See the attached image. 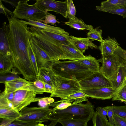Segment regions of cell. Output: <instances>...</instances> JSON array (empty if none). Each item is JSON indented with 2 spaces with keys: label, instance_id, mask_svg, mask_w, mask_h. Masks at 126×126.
Returning a JSON list of instances; mask_svg holds the SVG:
<instances>
[{
  "label": "cell",
  "instance_id": "cell-27",
  "mask_svg": "<svg viewBox=\"0 0 126 126\" xmlns=\"http://www.w3.org/2000/svg\"><path fill=\"white\" fill-rule=\"evenodd\" d=\"M14 68L11 72L4 73L0 74V82L4 84L6 82L12 81L23 78L18 75L20 73Z\"/></svg>",
  "mask_w": 126,
  "mask_h": 126
},
{
  "label": "cell",
  "instance_id": "cell-12",
  "mask_svg": "<svg viewBox=\"0 0 126 126\" xmlns=\"http://www.w3.org/2000/svg\"><path fill=\"white\" fill-rule=\"evenodd\" d=\"M81 90L89 97L103 100L112 98L116 91L113 87L87 89Z\"/></svg>",
  "mask_w": 126,
  "mask_h": 126
},
{
  "label": "cell",
  "instance_id": "cell-35",
  "mask_svg": "<svg viewBox=\"0 0 126 126\" xmlns=\"http://www.w3.org/2000/svg\"><path fill=\"white\" fill-rule=\"evenodd\" d=\"M112 106L114 114L126 119V105L122 106Z\"/></svg>",
  "mask_w": 126,
  "mask_h": 126
},
{
  "label": "cell",
  "instance_id": "cell-14",
  "mask_svg": "<svg viewBox=\"0 0 126 126\" xmlns=\"http://www.w3.org/2000/svg\"><path fill=\"white\" fill-rule=\"evenodd\" d=\"M6 22L0 28V57L12 56L8 38L9 27Z\"/></svg>",
  "mask_w": 126,
  "mask_h": 126
},
{
  "label": "cell",
  "instance_id": "cell-6",
  "mask_svg": "<svg viewBox=\"0 0 126 126\" xmlns=\"http://www.w3.org/2000/svg\"><path fill=\"white\" fill-rule=\"evenodd\" d=\"M51 110L49 106L45 107H26L20 111L21 116L16 120L42 123L48 121V117Z\"/></svg>",
  "mask_w": 126,
  "mask_h": 126
},
{
  "label": "cell",
  "instance_id": "cell-8",
  "mask_svg": "<svg viewBox=\"0 0 126 126\" xmlns=\"http://www.w3.org/2000/svg\"><path fill=\"white\" fill-rule=\"evenodd\" d=\"M79 82L81 90L87 89L112 87L111 81L100 71L93 73L88 77Z\"/></svg>",
  "mask_w": 126,
  "mask_h": 126
},
{
  "label": "cell",
  "instance_id": "cell-22",
  "mask_svg": "<svg viewBox=\"0 0 126 126\" xmlns=\"http://www.w3.org/2000/svg\"><path fill=\"white\" fill-rule=\"evenodd\" d=\"M78 61L86 66L91 72L94 73L100 71L99 60H97L90 55L86 56L85 58Z\"/></svg>",
  "mask_w": 126,
  "mask_h": 126
},
{
  "label": "cell",
  "instance_id": "cell-20",
  "mask_svg": "<svg viewBox=\"0 0 126 126\" xmlns=\"http://www.w3.org/2000/svg\"><path fill=\"white\" fill-rule=\"evenodd\" d=\"M126 6V0H107L102 1L100 6L96 7V9L99 11L107 12Z\"/></svg>",
  "mask_w": 126,
  "mask_h": 126
},
{
  "label": "cell",
  "instance_id": "cell-2",
  "mask_svg": "<svg viewBox=\"0 0 126 126\" xmlns=\"http://www.w3.org/2000/svg\"><path fill=\"white\" fill-rule=\"evenodd\" d=\"M94 107L91 102L73 104L62 110L51 109L48 120L51 123L48 126H55L58 120L62 119H79L89 121L92 119L95 111Z\"/></svg>",
  "mask_w": 126,
  "mask_h": 126
},
{
  "label": "cell",
  "instance_id": "cell-47",
  "mask_svg": "<svg viewBox=\"0 0 126 126\" xmlns=\"http://www.w3.org/2000/svg\"><path fill=\"white\" fill-rule=\"evenodd\" d=\"M14 93L15 92L12 93L6 94L2 92L0 93L6 97L9 101L12 102L14 98Z\"/></svg>",
  "mask_w": 126,
  "mask_h": 126
},
{
  "label": "cell",
  "instance_id": "cell-4",
  "mask_svg": "<svg viewBox=\"0 0 126 126\" xmlns=\"http://www.w3.org/2000/svg\"><path fill=\"white\" fill-rule=\"evenodd\" d=\"M51 79L55 90L51 94L50 97L63 99L81 90L79 82L76 80L65 78L54 73L52 76Z\"/></svg>",
  "mask_w": 126,
  "mask_h": 126
},
{
  "label": "cell",
  "instance_id": "cell-40",
  "mask_svg": "<svg viewBox=\"0 0 126 126\" xmlns=\"http://www.w3.org/2000/svg\"><path fill=\"white\" fill-rule=\"evenodd\" d=\"M72 103L66 102H61L59 103L54 102L49 105L54 107L55 109L62 110L65 109L71 106Z\"/></svg>",
  "mask_w": 126,
  "mask_h": 126
},
{
  "label": "cell",
  "instance_id": "cell-16",
  "mask_svg": "<svg viewBox=\"0 0 126 126\" xmlns=\"http://www.w3.org/2000/svg\"><path fill=\"white\" fill-rule=\"evenodd\" d=\"M12 102L0 103V118L14 121L21 116L20 112L13 108Z\"/></svg>",
  "mask_w": 126,
  "mask_h": 126
},
{
  "label": "cell",
  "instance_id": "cell-10",
  "mask_svg": "<svg viewBox=\"0 0 126 126\" xmlns=\"http://www.w3.org/2000/svg\"><path fill=\"white\" fill-rule=\"evenodd\" d=\"M39 9L46 13L49 11L61 14L65 18L67 16V0L64 1L53 0H37L34 3Z\"/></svg>",
  "mask_w": 126,
  "mask_h": 126
},
{
  "label": "cell",
  "instance_id": "cell-5",
  "mask_svg": "<svg viewBox=\"0 0 126 126\" xmlns=\"http://www.w3.org/2000/svg\"><path fill=\"white\" fill-rule=\"evenodd\" d=\"M29 0L19 1L13 13L18 19L31 20L41 22L44 20L47 13L38 8L35 4H29Z\"/></svg>",
  "mask_w": 126,
  "mask_h": 126
},
{
  "label": "cell",
  "instance_id": "cell-36",
  "mask_svg": "<svg viewBox=\"0 0 126 126\" xmlns=\"http://www.w3.org/2000/svg\"><path fill=\"white\" fill-rule=\"evenodd\" d=\"M38 123L37 122H31L15 120L7 126H35Z\"/></svg>",
  "mask_w": 126,
  "mask_h": 126
},
{
  "label": "cell",
  "instance_id": "cell-26",
  "mask_svg": "<svg viewBox=\"0 0 126 126\" xmlns=\"http://www.w3.org/2000/svg\"><path fill=\"white\" fill-rule=\"evenodd\" d=\"M14 67L12 56L0 57V74L11 72Z\"/></svg>",
  "mask_w": 126,
  "mask_h": 126
},
{
  "label": "cell",
  "instance_id": "cell-24",
  "mask_svg": "<svg viewBox=\"0 0 126 126\" xmlns=\"http://www.w3.org/2000/svg\"><path fill=\"white\" fill-rule=\"evenodd\" d=\"M65 24L71 28L78 30H87L90 31L94 29L92 26L86 24L82 20L76 17L74 19H69Z\"/></svg>",
  "mask_w": 126,
  "mask_h": 126
},
{
  "label": "cell",
  "instance_id": "cell-13",
  "mask_svg": "<svg viewBox=\"0 0 126 126\" xmlns=\"http://www.w3.org/2000/svg\"><path fill=\"white\" fill-rule=\"evenodd\" d=\"M4 84L5 88L3 92L6 94L15 92L21 89L29 90L35 92L31 82L24 79L6 82Z\"/></svg>",
  "mask_w": 126,
  "mask_h": 126
},
{
  "label": "cell",
  "instance_id": "cell-39",
  "mask_svg": "<svg viewBox=\"0 0 126 126\" xmlns=\"http://www.w3.org/2000/svg\"><path fill=\"white\" fill-rule=\"evenodd\" d=\"M107 12L110 13L119 15L122 16L123 18H126V6L121 7L117 9L108 11Z\"/></svg>",
  "mask_w": 126,
  "mask_h": 126
},
{
  "label": "cell",
  "instance_id": "cell-18",
  "mask_svg": "<svg viewBox=\"0 0 126 126\" xmlns=\"http://www.w3.org/2000/svg\"><path fill=\"white\" fill-rule=\"evenodd\" d=\"M70 41L83 54L89 47L92 49L98 48L87 37H79L70 35Z\"/></svg>",
  "mask_w": 126,
  "mask_h": 126
},
{
  "label": "cell",
  "instance_id": "cell-33",
  "mask_svg": "<svg viewBox=\"0 0 126 126\" xmlns=\"http://www.w3.org/2000/svg\"><path fill=\"white\" fill-rule=\"evenodd\" d=\"M29 52L31 64L37 77L39 74V69L37 66L36 59L30 45V41L29 47Z\"/></svg>",
  "mask_w": 126,
  "mask_h": 126
},
{
  "label": "cell",
  "instance_id": "cell-3",
  "mask_svg": "<svg viewBox=\"0 0 126 126\" xmlns=\"http://www.w3.org/2000/svg\"><path fill=\"white\" fill-rule=\"evenodd\" d=\"M51 68L55 75L78 81L93 73L78 60H53L52 61Z\"/></svg>",
  "mask_w": 126,
  "mask_h": 126
},
{
  "label": "cell",
  "instance_id": "cell-15",
  "mask_svg": "<svg viewBox=\"0 0 126 126\" xmlns=\"http://www.w3.org/2000/svg\"><path fill=\"white\" fill-rule=\"evenodd\" d=\"M60 48L64 53L66 60H76L84 59L86 58L71 42L69 44H61Z\"/></svg>",
  "mask_w": 126,
  "mask_h": 126
},
{
  "label": "cell",
  "instance_id": "cell-42",
  "mask_svg": "<svg viewBox=\"0 0 126 126\" xmlns=\"http://www.w3.org/2000/svg\"><path fill=\"white\" fill-rule=\"evenodd\" d=\"M103 107L107 110V116L108 117L109 122L112 125L115 126L113 118L114 113L112 109V106H108Z\"/></svg>",
  "mask_w": 126,
  "mask_h": 126
},
{
  "label": "cell",
  "instance_id": "cell-23",
  "mask_svg": "<svg viewBox=\"0 0 126 126\" xmlns=\"http://www.w3.org/2000/svg\"><path fill=\"white\" fill-rule=\"evenodd\" d=\"M22 23L39 28L42 29L48 32H58L63 31L64 29L60 27L51 26L45 24L42 22L38 21L28 20L26 21L21 20Z\"/></svg>",
  "mask_w": 126,
  "mask_h": 126
},
{
  "label": "cell",
  "instance_id": "cell-9",
  "mask_svg": "<svg viewBox=\"0 0 126 126\" xmlns=\"http://www.w3.org/2000/svg\"><path fill=\"white\" fill-rule=\"evenodd\" d=\"M37 94L34 91L25 89L18 90L14 93L12 102L14 108L20 112L32 103L38 101L41 98L36 97Z\"/></svg>",
  "mask_w": 126,
  "mask_h": 126
},
{
  "label": "cell",
  "instance_id": "cell-7",
  "mask_svg": "<svg viewBox=\"0 0 126 126\" xmlns=\"http://www.w3.org/2000/svg\"><path fill=\"white\" fill-rule=\"evenodd\" d=\"M102 56V58L99 60L102 64L100 67V71L111 81H113L115 79L122 59L115 53Z\"/></svg>",
  "mask_w": 126,
  "mask_h": 126
},
{
  "label": "cell",
  "instance_id": "cell-37",
  "mask_svg": "<svg viewBox=\"0 0 126 126\" xmlns=\"http://www.w3.org/2000/svg\"><path fill=\"white\" fill-rule=\"evenodd\" d=\"M41 22H43L45 24H50L53 25H55L56 23L59 22L56 19L55 16L48 12L47 14L45 19L42 20Z\"/></svg>",
  "mask_w": 126,
  "mask_h": 126
},
{
  "label": "cell",
  "instance_id": "cell-41",
  "mask_svg": "<svg viewBox=\"0 0 126 126\" xmlns=\"http://www.w3.org/2000/svg\"><path fill=\"white\" fill-rule=\"evenodd\" d=\"M113 118L115 126H126V119L114 114Z\"/></svg>",
  "mask_w": 126,
  "mask_h": 126
},
{
  "label": "cell",
  "instance_id": "cell-31",
  "mask_svg": "<svg viewBox=\"0 0 126 126\" xmlns=\"http://www.w3.org/2000/svg\"><path fill=\"white\" fill-rule=\"evenodd\" d=\"M102 30L98 28L89 31L87 34V38L92 41L96 40L100 43L103 40L102 37Z\"/></svg>",
  "mask_w": 126,
  "mask_h": 126
},
{
  "label": "cell",
  "instance_id": "cell-46",
  "mask_svg": "<svg viewBox=\"0 0 126 126\" xmlns=\"http://www.w3.org/2000/svg\"><path fill=\"white\" fill-rule=\"evenodd\" d=\"M44 82V84L46 93L51 94L54 92L55 89L53 86L49 84Z\"/></svg>",
  "mask_w": 126,
  "mask_h": 126
},
{
  "label": "cell",
  "instance_id": "cell-45",
  "mask_svg": "<svg viewBox=\"0 0 126 126\" xmlns=\"http://www.w3.org/2000/svg\"><path fill=\"white\" fill-rule=\"evenodd\" d=\"M1 1V0H0V13H1L4 14L7 17L13 13L5 7L3 5Z\"/></svg>",
  "mask_w": 126,
  "mask_h": 126
},
{
  "label": "cell",
  "instance_id": "cell-38",
  "mask_svg": "<svg viewBox=\"0 0 126 126\" xmlns=\"http://www.w3.org/2000/svg\"><path fill=\"white\" fill-rule=\"evenodd\" d=\"M54 101V99L51 97L41 98L38 101V104L40 107H45L49 106Z\"/></svg>",
  "mask_w": 126,
  "mask_h": 126
},
{
  "label": "cell",
  "instance_id": "cell-19",
  "mask_svg": "<svg viewBox=\"0 0 126 126\" xmlns=\"http://www.w3.org/2000/svg\"><path fill=\"white\" fill-rule=\"evenodd\" d=\"M121 59L122 61L118 69L115 79L111 81L112 87L116 91L123 85L126 78V62Z\"/></svg>",
  "mask_w": 126,
  "mask_h": 126
},
{
  "label": "cell",
  "instance_id": "cell-25",
  "mask_svg": "<svg viewBox=\"0 0 126 126\" xmlns=\"http://www.w3.org/2000/svg\"><path fill=\"white\" fill-rule=\"evenodd\" d=\"M53 74L51 68L43 67L39 69V74L37 79L53 86L51 77Z\"/></svg>",
  "mask_w": 126,
  "mask_h": 126
},
{
  "label": "cell",
  "instance_id": "cell-28",
  "mask_svg": "<svg viewBox=\"0 0 126 126\" xmlns=\"http://www.w3.org/2000/svg\"><path fill=\"white\" fill-rule=\"evenodd\" d=\"M89 121L82 119H70L60 120L57 122L61 123L62 126H88Z\"/></svg>",
  "mask_w": 126,
  "mask_h": 126
},
{
  "label": "cell",
  "instance_id": "cell-30",
  "mask_svg": "<svg viewBox=\"0 0 126 126\" xmlns=\"http://www.w3.org/2000/svg\"><path fill=\"white\" fill-rule=\"evenodd\" d=\"M93 126H115L101 116L96 111L92 119Z\"/></svg>",
  "mask_w": 126,
  "mask_h": 126
},
{
  "label": "cell",
  "instance_id": "cell-44",
  "mask_svg": "<svg viewBox=\"0 0 126 126\" xmlns=\"http://www.w3.org/2000/svg\"><path fill=\"white\" fill-rule=\"evenodd\" d=\"M96 111L103 117L108 121L107 116V110L103 107H98L96 108Z\"/></svg>",
  "mask_w": 126,
  "mask_h": 126
},
{
  "label": "cell",
  "instance_id": "cell-21",
  "mask_svg": "<svg viewBox=\"0 0 126 126\" xmlns=\"http://www.w3.org/2000/svg\"><path fill=\"white\" fill-rule=\"evenodd\" d=\"M89 97L81 90L70 94L65 98L61 100L54 102L59 103L61 102H66L75 104L81 103L83 101L88 102V98Z\"/></svg>",
  "mask_w": 126,
  "mask_h": 126
},
{
  "label": "cell",
  "instance_id": "cell-11",
  "mask_svg": "<svg viewBox=\"0 0 126 126\" xmlns=\"http://www.w3.org/2000/svg\"><path fill=\"white\" fill-rule=\"evenodd\" d=\"M30 41L38 69L43 67L51 68L52 62L53 60L39 46L32 36Z\"/></svg>",
  "mask_w": 126,
  "mask_h": 126
},
{
  "label": "cell",
  "instance_id": "cell-34",
  "mask_svg": "<svg viewBox=\"0 0 126 126\" xmlns=\"http://www.w3.org/2000/svg\"><path fill=\"white\" fill-rule=\"evenodd\" d=\"M31 82L37 94H42L45 92L44 84L43 81L37 79L34 81Z\"/></svg>",
  "mask_w": 126,
  "mask_h": 126
},
{
  "label": "cell",
  "instance_id": "cell-17",
  "mask_svg": "<svg viewBox=\"0 0 126 126\" xmlns=\"http://www.w3.org/2000/svg\"><path fill=\"white\" fill-rule=\"evenodd\" d=\"M119 46L120 44L115 38L109 36L100 43L98 48L102 56L113 54L115 49Z\"/></svg>",
  "mask_w": 126,
  "mask_h": 126
},
{
  "label": "cell",
  "instance_id": "cell-49",
  "mask_svg": "<svg viewBox=\"0 0 126 126\" xmlns=\"http://www.w3.org/2000/svg\"><path fill=\"white\" fill-rule=\"evenodd\" d=\"M35 126H47L46 125H45L44 124H42L39 123H38L37 125Z\"/></svg>",
  "mask_w": 126,
  "mask_h": 126
},
{
  "label": "cell",
  "instance_id": "cell-48",
  "mask_svg": "<svg viewBox=\"0 0 126 126\" xmlns=\"http://www.w3.org/2000/svg\"><path fill=\"white\" fill-rule=\"evenodd\" d=\"M1 1H4L5 2L8 3L10 4L13 8L14 7H15L16 8V7L19 1L15 0H2Z\"/></svg>",
  "mask_w": 126,
  "mask_h": 126
},
{
  "label": "cell",
  "instance_id": "cell-1",
  "mask_svg": "<svg viewBox=\"0 0 126 126\" xmlns=\"http://www.w3.org/2000/svg\"><path fill=\"white\" fill-rule=\"evenodd\" d=\"M7 17L8 41L14 67L21 74L28 73L33 70L29 52L32 35L28 25L22 22L13 13Z\"/></svg>",
  "mask_w": 126,
  "mask_h": 126
},
{
  "label": "cell",
  "instance_id": "cell-32",
  "mask_svg": "<svg viewBox=\"0 0 126 126\" xmlns=\"http://www.w3.org/2000/svg\"><path fill=\"white\" fill-rule=\"evenodd\" d=\"M76 9L72 0H67V16L69 19H73L76 17Z\"/></svg>",
  "mask_w": 126,
  "mask_h": 126
},
{
  "label": "cell",
  "instance_id": "cell-43",
  "mask_svg": "<svg viewBox=\"0 0 126 126\" xmlns=\"http://www.w3.org/2000/svg\"><path fill=\"white\" fill-rule=\"evenodd\" d=\"M114 53L118 55L123 60L126 62V50L123 49L120 46L115 50Z\"/></svg>",
  "mask_w": 126,
  "mask_h": 126
},
{
  "label": "cell",
  "instance_id": "cell-29",
  "mask_svg": "<svg viewBox=\"0 0 126 126\" xmlns=\"http://www.w3.org/2000/svg\"><path fill=\"white\" fill-rule=\"evenodd\" d=\"M112 100H118L126 103V78L123 85L116 91Z\"/></svg>",
  "mask_w": 126,
  "mask_h": 126
}]
</instances>
